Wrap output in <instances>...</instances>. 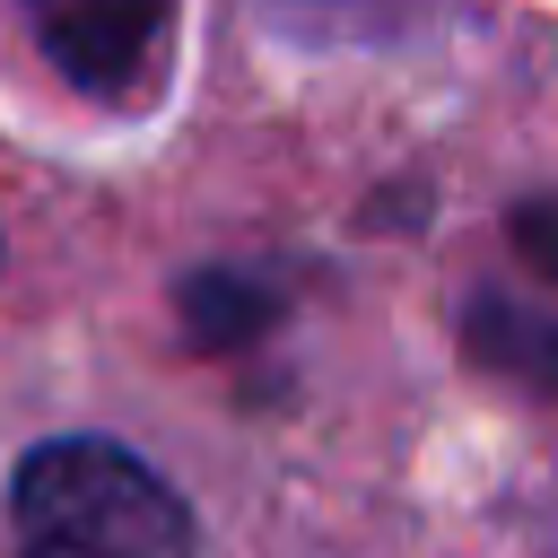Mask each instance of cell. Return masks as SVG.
<instances>
[{
  "instance_id": "6da1fadb",
  "label": "cell",
  "mask_w": 558,
  "mask_h": 558,
  "mask_svg": "<svg viewBox=\"0 0 558 558\" xmlns=\"http://www.w3.org/2000/svg\"><path fill=\"white\" fill-rule=\"evenodd\" d=\"M17 558H201L192 506L113 436H44L9 488Z\"/></svg>"
},
{
  "instance_id": "7a4b0ae2",
  "label": "cell",
  "mask_w": 558,
  "mask_h": 558,
  "mask_svg": "<svg viewBox=\"0 0 558 558\" xmlns=\"http://www.w3.org/2000/svg\"><path fill=\"white\" fill-rule=\"evenodd\" d=\"M174 0H26V35L78 96H131L157 70Z\"/></svg>"
},
{
  "instance_id": "3957f363",
  "label": "cell",
  "mask_w": 558,
  "mask_h": 558,
  "mask_svg": "<svg viewBox=\"0 0 558 558\" xmlns=\"http://www.w3.org/2000/svg\"><path fill=\"white\" fill-rule=\"evenodd\" d=\"M279 288L270 279H253V270H192L183 279V323H192V340L201 349H244V340H262L270 323H279Z\"/></svg>"
},
{
  "instance_id": "277c9868",
  "label": "cell",
  "mask_w": 558,
  "mask_h": 558,
  "mask_svg": "<svg viewBox=\"0 0 558 558\" xmlns=\"http://www.w3.org/2000/svg\"><path fill=\"white\" fill-rule=\"evenodd\" d=\"M462 340H471V357L480 366H497V375H523V384H541V392H558V323H541V314H523V305H506V296H471L462 305Z\"/></svg>"
},
{
  "instance_id": "5b68a950",
  "label": "cell",
  "mask_w": 558,
  "mask_h": 558,
  "mask_svg": "<svg viewBox=\"0 0 558 558\" xmlns=\"http://www.w3.org/2000/svg\"><path fill=\"white\" fill-rule=\"evenodd\" d=\"M514 244H523V253H541V270L558 279V209H549V201L514 209Z\"/></svg>"
}]
</instances>
